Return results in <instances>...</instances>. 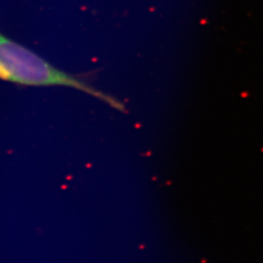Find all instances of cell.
<instances>
[{
	"label": "cell",
	"mask_w": 263,
	"mask_h": 263,
	"mask_svg": "<svg viewBox=\"0 0 263 263\" xmlns=\"http://www.w3.org/2000/svg\"><path fill=\"white\" fill-rule=\"evenodd\" d=\"M0 79L28 86H67L101 100L125 112L121 102L104 94L77 77L52 66L47 61L0 32Z\"/></svg>",
	"instance_id": "1"
}]
</instances>
